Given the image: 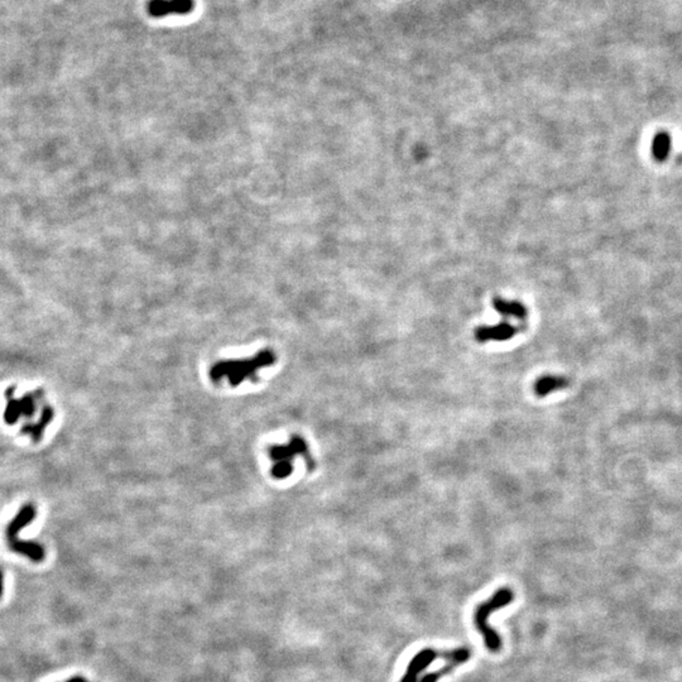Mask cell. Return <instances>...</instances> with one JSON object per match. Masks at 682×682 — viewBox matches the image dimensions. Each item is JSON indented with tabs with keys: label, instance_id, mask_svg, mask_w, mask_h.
I'll return each instance as SVG.
<instances>
[{
	"label": "cell",
	"instance_id": "cell-1",
	"mask_svg": "<svg viewBox=\"0 0 682 682\" xmlns=\"http://www.w3.org/2000/svg\"><path fill=\"white\" fill-rule=\"evenodd\" d=\"M513 600H515V593L512 589L505 587H499L490 598L481 601V604H478L475 608L474 617H473L475 628L483 637L484 645L489 652L499 653L503 647L502 637L495 629L490 627L489 618L499 609H503L505 606L512 604Z\"/></svg>",
	"mask_w": 682,
	"mask_h": 682
},
{
	"label": "cell",
	"instance_id": "cell-2",
	"mask_svg": "<svg viewBox=\"0 0 682 682\" xmlns=\"http://www.w3.org/2000/svg\"><path fill=\"white\" fill-rule=\"evenodd\" d=\"M444 657V649L439 651L435 648H423L420 652L416 653L413 659L409 661L404 677L399 682H420L422 672L428 669L436 659Z\"/></svg>",
	"mask_w": 682,
	"mask_h": 682
},
{
	"label": "cell",
	"instance_id": "cell-3",
	"mask_svg": "<svg viewBox=\"0 0 682 682\" xmlns=\"http://www.w3.org/2000/svg\"><path fill=\"white\" fill-rule=\"evenodd\" d=\"M195 8L194 0H149L147 4L151 17L160 18L170 14H189Z\"/></svg>",
	"mask_w": 682,
	"mask_h": 682
},
{
	"label": "cell",
	"instance_id": "cell-4",
	"mask_svg": "<svg viewBox=\"0 0 682 682\" xmlns=\"http://www.w3.org/2000/svg\"><path fill=\"white\" fill-rule=\"evenodd\" d=\"M518 332V329L510 322H500L493 327H479L475 330V339L479 343L488 341H507L513 338Z\"/></svg>",
	"mask_w": 682,
	"mask_h": 682
},
{
	"label": "cell",
	"instance_id": "cell-5",
	"mask_svg": "<svg viewBox=\"0 0 682 682\" xmlns=\"http://www.w3.org/2000/svg\"><path fill=\"white\" fill-rule=\"evenodd\" d=\"M570 386V380L564 375H542L534 383V393L539 397H546L553 392L563 391Z\"/></svg>",
	"mask_w": 682,
	"mask_h": 682
},
{
	"label": "cell",
	"instance_id": "cell-6",
	"mask_svg": "<svg viewBox=\"0 0 682 682\" xmlns=\"http://www.w3.org/2000/svg\"><path fill=\"white\" fill-rule=\"evenodd\" d=\"M35 404H36L35 398L30 397V396H27V397L24 396V397L20 398V399L11 398V399H9V404H8V407H6L4 418H6L8 423H13V422L17 421L19 416H30L33 413Z\"/></svg>",
	"mask_w": 682,
	"mask_h": 682
},
{
	"label": "cell",
	"instance_id": "cell-7",
	"mask_svg": "<svg viewBox=\"0 0 682 682\" xmlns=\"http://www.w3.org/2000/svg\"><path fill=\"white\" fill-rule=\"evenodd\" d=\"M672 149V138L669 131H657L651 141V155L656 162L662 163L669 160Z\"/></svg>",
	"mask_w": 682,
	"mask_h": 682
},
{
	"label": "cell",
	"instance_id": "cell-8",
	"mask_svg": "<svg viewBox=\"0 0 682 682\" xmlns=\"http://www.w3.org/2000/svg\"><path fill=\"white\" fill-rule=\"evenodd\" d=\"M493 306L498 314L505 317H515L517 320H526L527 317L528 311L526 306L518 301H507L500 297H497L493 301Z\"/></svg>",
	"mask_w": 682,
	"mask_h": 682
},
{
	"label": "cell",
	"instance_id": "cell-9",
	"mask_svg": "<svg viewBox=\"0 0 682 682\" xmlns=\"http://www.w3.org/2000/svg\"><path fill=\"white\" fill-rule=\"evenodd\" d=\"M457 667H459V664H454V662H446L444 667H441L439 670L433 671V672H428L425 676H422L420 678V682H439L442 677L452 674V671L455 670Z\"/></svg>",
	"mask_w": 682,
	"mask_h": 682
},
{
	"label": "cell",
	"instance_id": "cell-10",
	"mask_svg": "<svg viewBox=\"0 0 682 682\" xmlns=\"http://www.w3.org/2000/svg\"><path fill=\"white\" fill-rule=\"evenodd\" d=\"M3 592H4V576H3V572L0 571V598L3 596Z\"/></svg>",
	"mask_w": 682,
	"mask_h": 682
},
{
	"label": "cell",
	"instance_id": "cell-11",
	"mask_svg": "<svg viewBox=\"0 0 682 682\" xmlns=\"http://www.w3.org/2000/svg\"><path fill=\"white\" fill-rule=\"evenodd\" d=\"M66 682H88V681H86V680H85L83 677L78 676V677H72V678H70V680H67V681Z\"/></svg>",
	"mask_w": 682,
	"mask_h": 682
}]
</instances>
